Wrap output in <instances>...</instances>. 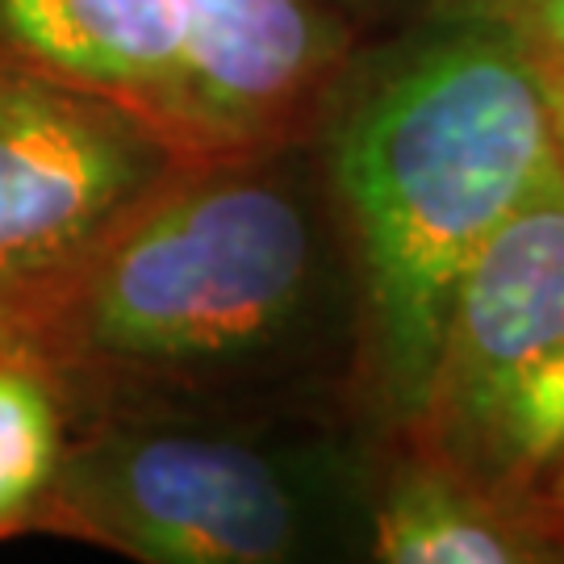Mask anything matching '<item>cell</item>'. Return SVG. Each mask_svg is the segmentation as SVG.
<instances>
[{"instance_id":"1","label":"cell","mask_w":564,"mask_h":564,"mask_svg":"<svg viewBox=\"0 0 564 564\" xmlns=\"http://www.w3.org/2000/svg\"><path fill=\"white\" fill-rule=\"evenodd\" d=\"M360 347L314 139L181 160L46 297L0 326L63 402L160 414L302 381Z\"/></svg>"},{"instance_id":"2","label":"cell","mask_w":564,"mask_h":564,"mask_svg":"<svg viewBox=\"0 0 564 564\" xmlns=\"http://www.w3.org/2000/svg\"><path fill=\"white\" fill-rule=\"evenodd\" d=\"M314 147L356 284L360 381L405 440L464 272L556 167L544 63L510 13L360 42Z\"/></svg>"},{"instance_id":"3","label":"cell","mask_w":564,"mask_h":564,"mask_svg":"<svg viewBox=\"0 0 564 564\" xmlns=\"http://www.w3.org/2000/svg\"><path fill=\"white\" fill-rule=\"evenodd\" d=\"M368 464L339 440L193 414H101L67 435L34 531L142 564H297L368 552Z\"/></svg>"},{"instance_id":"4","label":"cell","mask_w":564,"mask_h":564,"mask_svg":"<svg viewBox=\"0 0 564 564\" xmlns=\"http://www.w3.org/2000/svg\"><path fill=\"white\" fill-rule=\"evenodd\" d=\"M402 444L552 514L564 473V167L535 184L452 302L423 423Z\"/></svg>"},{"instance_id":"5","label":"cell","mask_w":564,"mask_h":564,"mask_svg":"<svg viewBox=\"0 0 564 564\" xmlns=\"http://www.w3.org/2000/svg\"><path fill=\"white\" fill-rule=\"evenodd\" d=\"M184 155L126 105L0 59V326L46 297Z\"/></svg>"},{"instance_id":"6","label":"cell","mask_w":564,"mask_h":564,"mask_svg":"<svg viewBox=\"0 0 564 564\" xmlns=\"http://www.w3.org/2000/svg\"><path fill=\"white\" fill-rule=\"evenodd\" d=\"M197 155L314 139L360 51L330 0H176Z\"/></svg>"},{"instance_id":"7","label":"cell","mask_w":564,"mask_h":564,"mask_svg":"<svg viewBox=\"0 0 564 564\" xmlns=\"http://www.w3.org/2000/svg\"><path fill=\"white\" fill-rule=\"evenodd\" d=\"M0 59L126 105L197 155L176 0H0Z\"/></svg>"},{"instance_id":"8","label":"cell","mask_w":564,"mask_h":564,"mask_svg":"<svg viewBox=\"0 0 564 564\" xmlns=\"http://www.w3.org/2000/svg\"><path fill=\"white\" fill-rule=\"evenodd\" d=\"M364 556L381 564H564V527L485 494L405 444V456L372 473Z\"/></svg>"},{"instance_id":"9","label":"cell","mask_w":564,"mask_h":564,"mask_svg":"<svg viewBox=\"0 0 564 564\" xmlns=\"http://www.w3.org/2000/svg\"><path fill=\"white\" fill-rule=\"evenodd\" d=\"M67 423L59 384L25 351L0 343V540L39 527L67 452Z\"/></svg>"},{"instance_id":"10","label":"cell","mask_w":564,"mask_h":564,"mask_svg":"<svg viewBox=\"0 0 564 564\" xmlns=\"http://www.w3.org/2000/svg\"><path fill=\"white\" fill-rule=\"evenodd\" d=\"M330 4L356 30V39L372 42L402 34V30H419V25H431V21L514 13L519 0H330Z\"/></svg>"},{"instance_id":"11","label":"cell","mask_w":564,"mask_h":564,"mask_svg":"<svg viewBox=\"0 0 564 564\" xmlns=\"http://www.w3.org/2000/svg\"><path fill=\"white\" fill-rule=\"evenodd\" d=\"M510 18L519 21L540 59L564 67V0H519Z\"/></svg>"},{"instance_id":"12","label":"cell","mask_w":564,"mask_h":564,"mask_svg":"<svg viewBox=\"0 0 564 564\" xmlns=\"http://www.w3.org/2000/svg\"><path fill=\"white\" fill-rule=\"evenodd\" d=\"M544 63V59H540ZM544 80H547V105H552V139H556V160L564 167V67L544 63Z\"/></svg>"},{"instance_id":"13","label":"cell","mask_w":564,"mask_h":564,"mask_svg":"<svg viewBox=\"0 0 564 564\" xmlns=\"http://www.w3.org/2000/svg\"><path fill=\"white\" fill-rule=\"evenodd\" d=\"M552 519L564 527V473H561V481H556V489H552Z\"/></svg>"}]
</instances>
